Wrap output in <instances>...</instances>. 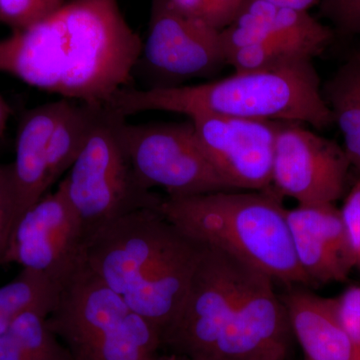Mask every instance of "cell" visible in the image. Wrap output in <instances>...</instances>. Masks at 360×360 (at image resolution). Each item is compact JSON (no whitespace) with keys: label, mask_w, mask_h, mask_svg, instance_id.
Instances as JSON below:
<instances>
[{"label":"cell","mask_w":360,"mask_h":360,"mask_svg":"<svg viewBox=\"0 0 360 360\" xmlns=\"http://www.w3.org/2000/svg\"><path fill=\"white\" fill-rule=\"evenodd\" d=\"M142 40L118 0H68L0 39V73L60 98L108 108L132 86Z\"/></svg>","instance_id":"obj_1"},{"label":"cell","mask_w":360,"mask_h":360,"mask_svg":"<svg viewBox=\"0 0 360 360\" xmlns=\"http://www.w3.org/2000/svg\"><path fill=\"white\" fill-rule=\"evenodd\" d=\"M292 331L274 281L206 246L179 314L161 335L188 360H286Z\"/></svg>","instance_id":"obj_2"},{"label":"cell","mask_w":360,"mask_h":360,"mask_svg":"<svg viewBox=\"0 0 360 360\" xmlns=\"http://www.w3.org/2000/svg\"><path fill=\"white\" fill-rule=\"evenodd\" d=\"M205 245L160 210H136L85 239L82 259L162 335L188 292Z\"/></svg>","instance_id":"obj_3"},{"label":"cell","mask_w":360,"mask_h":360,"mask_svg":"<svg viewBox=\"0 0 360 360\" xmlns=\"http://www.w3.org/2000/svg\"><path fill=\"white\" fill-rule=\"evenodd\" d=\"M108 108L125 118L148 111H165L188 118L210 115L305 123L319 130L333 124L312 58L234 72L205 84L129 86L118 92Z\"/></svg>","instance_id":"obj_4"},{"label":"cell","mask_w":360,"mask_h":360,"mask_svg":"<svg viewBox=\"0 0 360 360\" xmlns=\"http://www.w3.org/2000/svg\"><path fill=\"white\" fill-rule=\"evenodd\" d=\"M283 198L274 191H229L167 198L163 217L193 240L219 248L286 286L311 288L291 241Z\"/></svg>","instance_id":"obj_5"},{"label":"cell","mask_w":360,"mask_h":360,"mask_svg":"<svg viewBox=\"0 0 360 360\" xmlns=\"http://www.w3.org/2000/svg\"><path fill=\"white\" fill-rule=\"evenodd\" d=\"M47 326L75 360H160L161 335L84 259L61 283Z\"/></svg>","instance_id":"obj_6"},{"label":"cell","mask_w":360,"mask_h":360,"mask_svg":"<svg viewBox=\"0 0 360 360\" xmlns=\"http://www.w3.org/2000/svg\"><path fill=\"white\" fill-rule=\"evenodd\" d=\"M123 118L106 108L58 186L82 222L85 239L129 213L160 210L165 200L135 176L118 130Z\"/></svg>","instance_id":"obj_7"},{"label":"cell","mask_w":360,"mask_h":360,"mask_svg":"<svg viewBox=\"0 0 360 360\" xmlns=\"http://www.w3.org/2000/svg\"><path fill=\"white\" fill-rule=\"evenodd\" d=\"M123 148L141 186L161 188L167 198L236 191L217 172L201 149L193 122L118 127Z\"/></svg>","instance_id":"obj_8"},{"label":"cell","mask_w":360,"mask_h":360,"mask_svg":"<svg viewBox=\"0 0 360 360\" xmlns=\"http://www.w3.org/2000/svg\"><path fill=\"white\" fill-rule=\"evenodd\" d=\"M350 165L342 146L303 127L279 122L271 187L300 205H335L347 191Z\"/></svg>","instance_id":"obj_9"},{"label":"cell","mask_w":360,"mask_h":360,"mask_svg":"<svg viewBox=\"0 0 360 360\" xmlns=\"http://www.w3.org/2000/svg\"><path fill=\"white\" fill-rule=\"evenodd\" d=\"M219 32L182 15L168 0H151L137 66L155 79L151 87L179 86L186 80L212 77L227 65Z\"/></svg>","instance_id":"obj_10"},{"label":"cell","mask_w":360,"mask_h":360,"mask_svg":"<svg viewBox=\"0 0 360 360\" xmlns=\"http://www.w3.org/2000/svg\"><path fill=\"white\" fill-rule=\"evenodd\" d=\"M84 243L82 222L58 187L21 214L4 264L15 262L61 285L82 262Z\"/></svg>","instance_id":"obj_11"},{"label":"cell","mask_w":360,"mask_h":360,"mask_svg":"<svg viewBox=\"0 0 360 360\" xmlns=\"http://www.w3.org/2000/svg\"><path fill=\"white\" fill-rule=\"evenodd\" d=\"M203 153L236 191H270L279 122L231 116L189 117Z\"/></svg>","instance_id":"obj_12"},{"label":"cell","mask_w":360,"mask_h":360,"mask_svg":"<svg viewBox=\"0 0 360 360\" xmlns=\"http://www.w3.org/2000/svg\"><path fill=\"white\" fill-rule=\"evenodd\" d=\"M298 264L311 288L347 281L356 266L335 205H298L286 212Z\"/></svg>","instance_id":"obj_13"},{"label":"cell","mask_w":360,"mask_h":360,"mask_svg":"<svg viewBox=\"0 0 360 360\" xmlns=\"http://www.w3.org/2000/svg\"><path fill=\"white\" fill-rule=\"evenodd\" d=\"M65 99L26 111L18 125L15 158L11 162L20 217L63 175L54 148V127ZM18 217V219H20Z\"/></svg>","instance_id":"obj_14"},{"label":"cell","mask_w":360,"mask_h":360,"mask_svg":"<svg viewBox=\"0 0 360 360\" xmlns=\"http://www.w3.org/2000/svg\"><path fill=\"white\" fill-rule=\"evenodd\" d=\"M219 39L226 61L227 56L240 47L274 40L309 42L324 51L333 40V32L307 11L266 0H245L231 25L220 30Z\"/></svg>","instance_id":"obj_15"},{"label":"cell","mask_w":360,"mask_h":360,"mask_svg":"<svg viewBox=\"0 0 360 360\" xmlns=\"http://www.w3.org/2000/svg\"><path fill=\"white\" fill-rule=\"evenodd\" d=\"M281 298L304 360H352V347L336 314L335 298L321 297L302 285L288 286Z\"/></svg>","instance_id":"obj_16"},{"label":"cell","mask_w":360,"mask_h":360,"mask_svg":"<svg viewBox=\"0 0 360 360\" xmlns=\"http://www.w3.org/2000/svg\"><path fill=\"white\" fill-rule=\"evenodd\" d=\"M321 90L350 165L360 174V53L343 63Z\"/></svg>","instance_id":"obj_17"},{"label":"cell","mask_w":360,"mask_h":360,"mask_svg":"<svg viewBox=\"0 0 360 360\" xmlns=\"http://www.w3.org/2000/svg\"><path fill=\"white\" fill-rule=\"evenodd\" d=\"M46 319L39 311L18 316L0 335V360H75Z\"/></svg>","instance_id":"obj_18"},{"label":"cell","mask_w":360,"mask_h":360,"mask_svg":"<svg viewBox=\"0 0 360 360\" xmlns=\"http://www.w3.org/2000/svg\"><path fill=\"white\" fill-rule=\"evenodd\" d=\"M61 285L41 272L23 269L11 283L0 288V335L27 311L46 315L53 311Z\"/></svg>","instance_id":"obj_19"},{"label":"cell","mask_w":360,"mask_h":360,"mask_svg":"<svg viewBox=\"0 0 360 360\" xmlns=\"http://www.w3.org/2000/svg\"><path fill=\"white\" fill-rule=\"evenodd\" d=\"M68 0H0V22L13 30L44 20Z\"/></svg>","instance_id":"obj_20"},{"label":"cell","mask_w":360,"mask_h":360,"mask_svg":"<svg viewBox=\"0 0 360 360\" xmlns=\"http://www.w3.org/2000/svg\"><path fill=\"white\" fill-rule=\"evenodd\" d=\"M18 217L13 167L11 163L0 165V265L4 264Z\"/></svg>","instance_id":"obj_21"},{"label":"cell","mask_w":360,"mask_h":360,"mask_svg":"<svg viewBox=\"0 0 360 360\" xmlns=\"http://www.w3.org/2000/svg\"><path fill=\"white\" fill-rule=\"evenodd\" d=\"M336 314L352 347V360H360V285H352L335 298Z\"/></svg>","instance_id":"obj_22"},{"label":"cell","mask_w":360,"mask_h":360,"mask_svg":"<svg viewBox=\"0 0 360 360\" xmlns=\"http://www.w3.org/2000/svg\"><path fill=\"white\" fill-rule=\"evenodd\" d=\"M319 6L341 33L360 35V0H322Z\"/></svg>","instance_id":"obj_23"},{"label":"cell","mask_w":360,"mask_h":360,"mask_svg":"<svg viewBox=\"0 0 360 360\" xmlns=\"http://www.w3.org/2000/svg\"><path fill=\"white\" fill-rule=\"evenodd\" d=\"M340 212L356 266L360 269V174L345 195Z\"/></svg>","instance_id":"obj_24"},{"label":"cell","mask_w":360,"mask_h":360,"mask_svg":"<svg viewBox=\"0 0 360 360\" xmlns=\"http://www.w3.org/2000/svg\"><path fill=\"white\" fill-rule=\"evenodd\" d=\"M175 11L191 20L200 21L217 30L224 28V23L210 0H168Z\"/></svg>","instance_id":"obj_25"},{"label":"cell","mask_w":360,"mask_h":360,"mask_svg":"<svg viewBox=\"0 0 360 360\" xmlns=\"http://www.w3.org/2000/svg\"><path fill=\"white\" fill-rule=\"evenodd\" d=\"M210 2L219 14L225 28L238 15L245 0H210Z\"/></svg>","instance_id":"obj_26"},{"label":"cell","mask_w":360,"mask_h":360,"mask_svg":"<svg viewBox=\"0 0 360 360\" xmlns=\"http://www.w3.org/2000/svg\"><path fill=\"white\" fill-rule=\"evenodd\" d=\"M276 6L288 7L295 11H309L315 6H319L322 0H266Z\"/></svg>","instance_id":"obj_27"},{"label":"cell","mask_w":360,"mask_h":360,"mask_svg":"<svg viewBox=\"0 0 360 360\" xmlns=\"http://www.w3.org/2000/svg\"><path fill=\"white\" fill-rule=\"evenodd\" d=\"M11 110L6 99L0 94V139L4 136L11 118Z\"/></svg>","instance_id":"obj_28"},{"label":"cell","mask_w":360,"mask_h":360,"mask_svg":"<svg viewBox=\"0 0 360 360\" xmlns=\"http://www.w3.org/2000/svg\"><path fill=\"white\" fill-rule=\"evenodd\" d=\"M160 360H188L186 357L180 356V355L168 354L167 355H162L160 356Z\"/></svg>","instance_id":"obj_29"}]
</instances>
